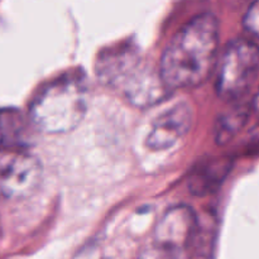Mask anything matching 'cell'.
<instances>
[{
    "instance_id": "6da1fadb",
    "label": "cell",
    "mask_w": 259,
    "mask_h": 259,
    "mask_svg": "<svg viewBox=\"0 0 259 259\" xmlns=\"http://www.w3.org/2000/svg\"><path fill=\"white\" fill-rule=\"evenodd\" d=\"M219 39V22L212 13L190 19L163 51L159 73L164 83L174 91L205 82L217 62Z\"/></svg>"
},
{
    "instance_id": "7a4b0ae2",
    "label": "cell",
    "mask_w": 259,
    "mask_h": 259,
    "mask_svg": "<svg viewBox=\"0 0 259 259\" xmlns=\"http://www.w3.org/2000/svg\"><path fill=\"white\" fill-rule=\"evenodd\" d=\"M88 106L85 77L80 72H67L38 91L30 104L29 118L43 133L63 134L80 125Z\"/></svg>"
},
{
    "instance_id": "3957f363",
    "label": "cell",
    "mask_w": 259,
    "mask_h": 259,
    "mask_svg": "<svg viewBox=\"0 0 259 259\" xmlns=\"http://www.w3.org/2000/svg\"><path fill=\"white\" fill-rule=\"evenodd\" d=\"M259 71V46L252 40H232L224 48L217 77V93L227 101L242 98Z\"/></svg>"
},
{
    "instance_id": "277c9868",
    "label": "cell",
    "mask_w": 259,
    "mask_h": 259,
    "mask_svg": "<svg viewBox=\"0 0 259 259\" xmlns=\"http://www.w3.org/2000/svg\"><path fill=\"white\" fill-rule=\"evenodd\" d=\"M43 168L39 159L17 148L0 149V194L8 199L30 196L40 185Z\"/></svg>"
},
{
    "instance_id": "5b68a950",
    "label": "cell",
    "mask_w": 259,
    "mask_h": 259,
    "mask_svg": "<svg viewBox=\"0 0 259 259\" xmlns=\"http://www.w3.org/2000/svg\"><path fill=\"white\" fill-rule=\"evenodd\" d=\"M199 228V218L187 205H177L167 210L153 235L154 247L180 257L189 258L194 250L195 239Z\"/></svg>"
},
{
    "instance_id": "8992f818",
    "label": "cell",
    "mask_w": 259,
    "mask_h": 259,
    "mask_svg": "<svg viewBox=\"0 0 259 259\" xmlns=\"http://www.w3.org/2000/svg\"><path fill=\"white\" fill-rule=\"evenodd\" d=\"M129 103L138 108H148L161 103L172 93L164 83L159 71H154L143 62L120 85Z\"/></svg>"
},
{
    "instance_id": "52a82bcc",
    "label": "cell",
    "mask_w": 259,
    "mask_h": 259,
    "mask_svg": "<svg viewBox=\"0 0 259 259\" xmlns=\"http://www.w3.org/2000/svg\"><path fill=\"white\" fill-rule=\"evenodd\" d=\"M191 120L192 111L189 104H176L154 120L147 144L154 151L171 148L190 131Z\"/></svg>"
},
{
    "instance_id": "ba28073f",
    "label": "cell",
    "mask_w": 259,
    "mask_h": 259,
    "mask_svg": "<svg viewBox=\"0 0 259 259\" xmlns=\"http://www.w3.org/2000/svg\"><path fill=\"white\" fill-rule=\"evenodd\" d=\"M143 62L138 48L132 43L104 51L96 62V75L101 81L114 88H120L125 78Z\"/></svg>"
},
{
    "instance_id": "9c48e42d",
    "label": "cell",
    "mask_w": 259,
    "mask_h": 259,
    "mask_svg": "<svg viewBox=\"0 0 259 259\" xmlns=\"http://www.w3.org/2000/svg\"><path fill=\"white\" fill-rule=\"evenodd\" d=\"M232 168V161L229 158H211L202 161L191 172L187 185L190 191L197 196L214 194Z\"/></svg>"
},
{
    "instance_id": "30bf717a",
    "label": "cell",
    "mask_w": 259,
    "mask_h": 259,
    "mask_svg": "<svg viewBox=\"0 0 259 259\" xmlns=\"http://www.w3.org/2000/svg\"><path fill=\"white\" fill-rule=\"evenodd\" d=\"M24 133V119L19 110L0 109V147L13 148Z\"/></svg>"
},
{
    "instance_id": "8fae6325",
    "label": "cell",
    "mask_w": 259,
    "mask_h": 259,
    "mask_svg": "<svg viewBox=\"0 0 259 259\" xmlns=\"http://www.w3.org/2000/svg\"><path fill=\"white\" fill-rule=\"evenodd\" d=\"M247 118L248 111L243 108H237L220 116L215 133L218 144H225L230 138H233V136L244 125Z\"/></svg>"
},
{
    "instance_id": "7c38bea8",
    "label": "cell",
    "mask_w": 259,
    "mask_h": 259,
    "mask_svg": "<svg viewBox=\"0 0 259 259\" xmlns=\"http://www.w3.org/2000/svg\"><path fill=\"white\" fill-rule=\"evenodd\" d=\"M243 25L254 37L259 38V2L252 3L243 18Z\"/></svg>"
},
{
    "instance_id": "4fadbf2b",
    "label": "cell",
    "mask_w": 259,
    "mask_h": 259,
    "mask_svg": "<svg viewBox=\"0 0 259 259\" xmlns=\"http://www.w3.org/2000/svg\"><path fill=\"white\" fill-rule=\"evenodd\" d=\"M253 109L259 113V91L257 93V95H255L254 100H253Z\"/></svg>"
}]
</instances>
